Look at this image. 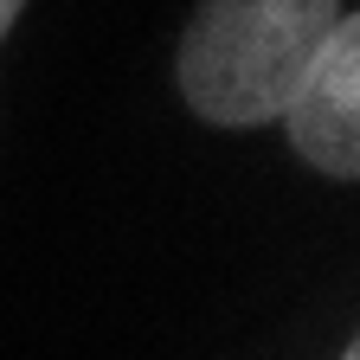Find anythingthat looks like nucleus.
Returning a JSON list of instances; mask_svg holds the SVG:
<instances>
[{
    "instance_id": "7ed1b4c3",
    "label": "nucleus",
    "mask_w": 360,
    "mask_h": 360,
    "mask_svg": "<svg viewBox=\"0 0 360 360\" xmlns=\"http://www.w3.org/2000/svg\"><path fill=\"white\" fill-rule=\"evenodd\" d=\"M20 7H26V0H0V39H7V26L20 20Z\"/></svg>"
},
{
    "instance_id": "f03ea898",
    "label": "nucleus",
    "mask_w": 360,
    "mask_h": 360,
    "mask_svg": "<svg viewBox=\"0 0 360 360\" xmlns=\"http://www.w3.org/2000/svg\"><path fill=\"white\" fill-rule=\"evenodd\" d=\"M290 129V142L309 167H322L335 180L360 174V20L341 13L335 32L322 39L315 65L302 71L296 97L277 116Z\"/></svg>"
},
{
    "instance_id": "20e7f679",
    "label": "nucleus",
    "mask_w": 360,
    "mask_h": 360,
    "mask_svg": "<svg viewBox=\"0 0 360 360\" xmlns=\"http://www.w3.org/2000/svg\"><path fill=\"white\" fill-rule=\"evenodd\" d=\"M335 360H360V341H347V347H341V354H335Z\"/></svg>"
},
{
    "instance_id": "f257e3e1",
    "label": "nucleus",
    "mask_w": 360,
    "mask_h": 360,
    "mask_svg": "<svg viewBox=\"0 0 360 360\" xmlns=\"http://www.w3.org/2000/svg\"><path fill=\"white\" fill-rule=\"evenodd\" d=\"M341 13V0H200L174 52L180 97L212 129L277 122Z\"/></svg>"
}]
</instances>
